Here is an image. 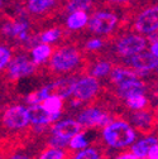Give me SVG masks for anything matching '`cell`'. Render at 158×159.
Listing matches in <instances>:
<instances>
[{
    "instance_id": "obj_1",
    "label": "cell",
    "mask_w": 158,
    "mask_h": 159,
    "mask_svg": "<svg viewBox=\"0 0 158 159\" xmlns=\"http://www.w3.org/2000/svg\"><path fill=\"white\" fill-rule=\"evenodd\" d=\"M103 139L105 144L111 149H124L134 144L137 131L132 124L118 119L103 128Z\"/></svg>"
},
{
    "instance_id": "obj_2",
    "label": "cell",
    "mask_w": 158,
    "mask_h": 159,
    "mask_svg": "<svg viewBox=\"0 0 158 159\" xmlns=\"http://www.w3.org/2000/svg\"><path fill=\"white\" fill-rule=\"evenodd\" d=\"M82 61V54L73 46H63L54 49L51 59L49 68L54 73L65 75L70 73L80 66Z\"/></svg>"
},
{
    "instance_id": "obj_3",
    "label": "cell",
    "mask_w": 158,
    "mask_h": 159,
    "mask_svg": "<svg viewBox=\"0 0 158 159\" xmlns=\"http://www.w3.org/2000/svg\"><path fill=\"white\" fill-rule=\"evenodd\" d=\"M30 116L28 112V107L21 104H14L5 107L3 112V126L10 131H19L29 128Z\"/></svg>"
},
{
    "instance_id": "obj_4",
    "label": "cell",
    "mask_w": 158,
    "mask_h": 159,
    "mask_svg": "<svg viewBox=\"0 0 158 159\" xmlns=\"http://www.w3.org/2000/svg\"><path fill=\"white\" fill-rule=\"evenodd\" d=\"M119 23V16L109 10H99L90 15L87 28L91 33L97 35L110 34Z\"/></svg>"
},
{
    "instance_id": "obj_5",
    "label": "cell",
    "mask_w": 158,
    "mask_h": 159,
    "mask_svg": "<svg viewBox=\"0 0 158 159\" xmlns=\"http://www.w3.org/2000/svg\"><path fill=\"white\" fill-rule=\"evenodd\" d=\"M148 41L143 34L139 33H128L122 35L115 43V52L123 58L134 56L143 52L147 48Z\"/></svg>"
},
{
    "instance_id": "obj_6",
    "label": "cell",
    "mask_w": 158,
    "mask_h": 159,
    "mask_svg": "<svg viewBox=\"0 0 158 159\" xmlns=\"http://www.w3.org/2000/svg\"><path fill=\"white\" fill-rule=\"evenodd\" d=\"M133 29L143 35L158 32V4L149 5L138 14L134 19Z\"/></svg>"
},
{
    "instance_id": "obj_7",
    "label": "cell",
    "mask_w": 158,
    "mask_h": 159,
    "mask_svg": "<svg viewBox=\"0 0 158 159\" xmlns=\"http://www.w3.org/2000/svg\"><path fill=\"white\" fill-rule=\"evenodd\" d=\"M77 120L80 123L84 129L89 128H105L108 124L113 121V117L109 112L95 107V106H89L84 110H81L77 115Z\"/></svg>"
},
{
    "instance_id": "obj_8",
    "label": "cell",
    "mask_w": 158,
    "mask_h": 159,
    "mask_svg": "<svg viewBox=\"0 0 158 159\" xmlns=\"http://www.w3.org/2000/svg\"><path fill=\"white\" fill-rule=\"evenodd\" d=\"M35 63L33 59H29L26 54H16L13 57L12 62L8 65L7 77L9 81H18L23 77H28L35 72Z\"/></svg>"
},
{
    "instance_id": "obj_9",
    "label": "cell",
    "mask_w": 158,
    "mask_h": 159,
    "mask_svg": "<svg viewBox=\"0 0 158 159\" xmlns=\"http://www.w3.org/2000/svg\"><path fill=\"white\" fill-rule=\"evenodd\" d=\"M100 91V84L97 81V77L92 75H86L77 78L75 91L72 97H76L82 102H87L99 93Z\"/></svg>"
},
{
    "instance_id": "obj_10",
    "label": "cell",
    "mask_w": 158,
    "mask_h": 159,
    "mask_svg": "<svg viewBox=\"0 0 158 159\" xmlns=\"http://www.w3.org/2000/svg\"><path fill=\"white\" fill-rule=\"evenodd\" d=\"M124 63L135 70L141 76H146L149 71L157 70L158 67V57H156L151 51L149 52H139L134 56L124 58Z\"/></svg>"
},
{
    "instance_id": "obj_11",
    "label": "cell",
    "mask_w": 158,
    "mask_h": 159,
    "mask_svg": "<svg viewBox=\"0 0 158 159\" xmlns=\"http://www.w3.org/2000/svg\"><path fill=\"white\" fill-rule=\"evenodd\" d=\"M2 32L8 38H14L19 42H29V22L27 19L18 16L15 19H7L3 23Z\"/></svg>"
},
{
    "instance_id": "obj_12",
    "label": "cell",
    "mask_w": 158,
    "mask_h": 159,
    "mask_svg": "<svg viewBox=\"0 0 158 159\" xmlns=\"http://www.w3.org/2000/svg\"><path fill=\"white\" fill-rule=\"evenodd\" d=\"M130 123L132 125L142 134H149L153 133L157 129V120L158 116L149 110H138L133 111L130 114Z\"/></svg>"
},
{
    "instance_id": "obj_13",
    "label": "cell",
    "mask_w": 158,
    "mask_h": 159,
    "mask_svg": "<svg viewBox=\"0 0 158 159\" xmlns=\"http://www.w3.org/2000/svg\"><path fill=\"white\" fill-rule=\"evenodd\" d=\"M82 130H84V126L78 123V120L65 119V120H58L53 123V125L49 128V134L70 142L71 138H73L78 133H81Z\"/></svg>"
},
{
    "instance_id": "obj_14",
    "label": "cell",
    "mask_w": 158,
    "mask_h": 159,
    "mask_svg": "<svg viewBox=\"0 0 158 159\" xmlns=\"http://www.w3.org/2000/svg\"><path fill=\"white\" fill-rule=\"evenodd\" d=\"M28 112L30 116L32 125H51V124L58 121V119H61V116H62V111L61 112H49L42 104L29 105Z\"/></svg>"
},
{
    "instance_id": "obj_15",
    "label": "cell",
    "mask_w": 158,
    "mask_h": 159,
    "mask_svg": "<svg viewBox=\"0 0 158 159\" xmlns=\"http://www.w3.org/2000/svg\"><path fill=\"white\" fill-rule=\"evenodd\" d=\"M76 76H68V77H61L58 78L57 81L52 82V95H57L62 97L63 100L65 98H68L73 95L75 91V85L77 81Z\"/></svg>"
},
{
    "instance_id": "obj_16",
    "label": "cell",
    "mask_w": 158,
    "mask_h": 159,
    "mask_svg": "<svg viewBox=\"0 0 158 159\" xmlns=\"http://www.w3.org/2000/svg\"><path fill=\"white\" fill-rule=\"evenodd\" d=\"M146 85L141 81L139 78H133L129 81L122 82L115 86V92L119 98L125 100L127 97L134 95V93H144L146 92Z\"/></svg>"
},
{
    "instance_id": "obj_17",
    "label": "cell",
    "mask_w": 158,
    "mask_h": 159,
    "mask_svg": "<svg viewBox=\"0 0 158 159\" xmlns=\"http://www.w3.org/2000/svg\"><path fill=\"white\" fill-rule=\"evenodd\" d=\"M89 20H90V15L87 14V11L77 10V11L68 13L65 24L68 30L76 32V30H81L85 27H87Z\"/></svg>"
},
{
    "instance_id": "obj_18",
    "label": "cell",
    "mask_w": 158,
    "mask_h": 159,
    "mask_svg": "<svg viewBox=\"0 0 158 159\" xmlns=\"http://www.w3.org/2000/svg\"><path fill=\"white\" fill-rule=\"evenodd\" d=\"M53 48L51 44L48 43H42L39 42L38 44L33 46L32 47V51H30V57L33 59V62L37 65V66H41V65H44L46 62H48L52 54H53Z\"/></svg>"
},
{
    "instance_id": "obj_19",
    "label": "cell",
    "mask_w": 158,
    "mask_h": 159,
    "mask_svg": "<svg viewBox=\"0 0 158 159\" xmlns=\"http://www.w3.org/2000/svg\"><path fill=\"white\" fill-rule=\"evenodd\" d=\"M158 144V136L156 135H147L144 136L143 139H141V140L135 142L133 145H132V152L134 154H137L138 157L141 158H148V154L151 152V149Z\"/></svg>"
},
{
    "instance_id": "obj_20",
    "label": "cell",
    "mask_w": 158,
    "mask_h": 159,
    "mask_svg": "<svg viewBox=\"0 0 158 159\" xmlns=\"http://www.w3.org/2000/svg\"><path fill=\"white\" fill-rule=\"evenodd\" d=\"M57 4V0H27L26 10L32 15H43L52 10Z\"/></svg>"
},
{
    "instance_id": "obj_21",
    "label": "cell",
    "mask_w": 158,
    "mask_h": 159,
    "mask_svg": "<svg viewBox=\"0 0 158 159\" xmlns=\"http://www.w3.org/2000/svg\"><path fill=\"white\" fill-rule=\"evenodd\" d=\"M139 73L130 67H114L110 73V81L116 86L133 78H139Z\"/></svg>"
},
{
    "instance_id": "obj_22",
    "label": "cell",
    "mask_w": 158,
    "mask_h": 159,
    "mask_svg": "<svg viewBox=\"0 0 158 159\" xmlns=\"http://www.w3.org/2000/svg\"><path fill=\"white\" fill-rule=\"evenodd\" d=\"M125 105L129 110L132 111H138V110H143L148 106V98L144 93H134L129 97L125 98Z\"/></svg>"
},
{
    "instance_id": "obj_23",
    "label": "cell",
    "mask_w": 158,
    "mask_h": 159,
    "mask_svg": "<svg viewBox=\"0 0 158 159\" xmlns=\"http://www.w3.org/2000/svg\"><path fill=\"white\" fill-rule=\"evenodd\" d=\"M113 68L114 67H113L111 62L101 59V61L95 62V65L90 68V75H92V76H95L97 78H101V77H105V76L110 75Z\"/></svg>"
},
{
    "instance_id": "obj_24",
    "label": "cell",
    "mask_w": 158,
    "mask_h": 159,
    "mask_svg": "<svg viewBox=\"0 0 158 159\" xmlns=\"http://www.w3.org/2000/svg\"><path fill=\"white\" fill-rule=\"evenodd\" d=\"M37 159H68V153L65 149L48 147L41 152Z\"/></svg>"
},
{
    "instance_id": "obj_25",
    "label": "cell",
    "mask_w": 158,
    "mask_h": 159,
    "mask_svg": "<svg viewBox=\"0 0 158 159\" xmlns=\"http://www.w3.org/2000/svg\"><path fill=\"white\" fill-rule=\"evenodd\" d=\"M101 152L95 147H87L76 152L75 154H70L68 159H101Z\"/></svg>"
},
{
    "instance_id": "obj_26",
    "label": "cell",
    "mask_w": 158,
    "mask_h": 159,
    "mask_svg": "<svg viewBox=\"0 0 158 159\" xmlns=\"http://www.w3.org/2000/svg\"><path fill=\"white\" fill-rule=\"evenodd\" d=\"M94 7V0H68L66 4V11L72 13L77 10L89 11Z\"/></svg>"
},
{
    "instance_id": "obj_27",
    "label": "cell",
    "mask_w": 158,
    "mask_h": 159,
    "mask_svg": "<svg viewBox=\"0 0 158 159\" xmlns=\"http://www.w3.org/2000/svg\"><path fill=\"white\" fill-rule=\"evenodd\" d=\"M61 37H62L61 28H51V29L42 32L39 34L38 39H39V42H42V43L52 44V43H56L58 39H61Z\"/></svg>"
},
{
    "instance_id": "obj_28",
    "label": "cell",
    "mask_w": 158,
    "mask_h": 159,
    "mask_svg": "<svg viewBox=\"0 0 158 159\" xmlns=\"http://www.w3.org/2000/svg\"><path fill=\"white\" fill-rule=\"evenodd\" d=\"M42 105L49 112H61L63 109V98L57 95H51L42 102Z\"/></svg>"
},
{
    "instance_id": "obj_29",
    "label": "cell",
    "mask_w": 158,
    "mask_h": 159,
    "mask_svg": "<svg viewBox=\"0 0 158 159\" xmlns=\"http://www.w3.org/2000/svg\"><path fill=\"white\" fill-rule=\"evenodd\" d=\"M89 147V142L86 139V135L84 131L76 134L73 138H71V140L68 143V148L71 152H78L81 149H85Z\"/></svg>"
},
{
    "instance_id": "obj_30",
    "label": "cell",
    "mask_w": 158,
    "mask_h": 159,
    "mask_svg": "<svg viewBox=\"0 0 158 159\" xmlns=\"http://www.w3.org/2000/svg\"><path fill=\"white\" fill-rule=\"evenodd\" d=\"M13 59V52L8 46H2L0 47V68L3 71L8 67V65Z\"/></svg>"
},
{
    "instance_id": "obj_31",
    "label": "cell",
    "mask_w": 158,
    "mask_h": 159,
    "mask_svg": "<svg viewBox=\"0 0 158 159\" xmlns=\"http://www.w3.org/2000/svg\"><path fill=\"white\" fill-rule=\"evenodd\" d=\"M104 47V41L100 38H91L85 43V48L86 51L90 52H96V51H100Z\"/></svg>"
},
{
    "instance_id": "obj_32",
    "label": "cell",
    "mask_w": 158,
    "mask_h": 159,
    "mask_svg": "<svg viewBox=\"0 0 158 159\" xmlns=\"http://www.w3.org/2000/svg\"><path fill=\"white\" fill-rule=\"evenodd\" d=\"M68 140H65L62 138H58V136H54V135H51L49 139H48V144L51 147H54V148H61V149H66L68 148Z\"/></svg>"
},
{
    "instance_id": "obj_33",
    "label": "cell",
    "mask_w": 158,
    "mask_h": 159,
    "mask_svg": "<svg viewBox=\"0 0 158 159\" xmlns=\"http://www.w3.org/2000/svg\"><path fill=\"white\" fill-rule=\"evenodd\" d=\"M24 100H26V102L28 104V106H29V105L42 104V102H41V100H39V96H38V92H37V91H33V92L28 93V95L26 96Z\"/></svg>"
},
{
    "instance_id": "obj_34",
    "label": "cell",
    "mask_w": 158,
    "mask_h": 159,
    "mask_svg": "<svg viewBox=\"0 0 158 159\" xmlns=\"http://www.w3.org/2000/svg\"><path fill=\"white\" fill-rule=\"evenodd\" d=\"M113 159H148V158H141L137 154H134L133 152H125V153H120L115 155Z\"/></svg>"
},
{
    "instance_id": "obj_35",
    "label": "cell",
    "mask_w": 158,
    "mask_h": 159,
    "mask_svg": "<svg viewBox=\"0 0 158 159\" xmlns=\"http://www.w3.org/2000/svg\"><path fill=\"white\" fill-rule=\"evenodd\" d=\"M5 159H32L29 155H27V154H22V153H14V154H12V155H9L8 158H5Z\"/></svg>"
},
{
    "instance_id": "obj_36",
    "label": "cell",
    "mask_w": 158,
    "mask_h": 159,
    "mask_svg": "<svg viewBox=\"0 0 158 159\" xmlns=\"http://www.w3.org/2000/svg\"><path fill=\"white\" fill-rule=\"evenodd\" d=\"M148 159H158V144L154 145V147L151 149V152H149V154H148Z\"/></svg>"
},
{
    "instance_id": "obj_37",
    "label": "cell",
    "mask_w": 158,
    "mask_h": 159,
    "mask_svg": "<svg viewBox=\"0 0 158 159\" xmlns=\"http://www.w3.org/2000/svg\"><path fill=\"white\" fill-rule=\"evenodd\" d=\"M151 52H152L156 57H158V39L151 43Z\"/></svg>"
},
{
    "instance_id": "obj_38",
    "label": "cell",
    "mask_w": 158,
    "mask_h": 159,
    "mask_svg": "<svg viewBox=\"0 0 158 159\" xmlns=\"http://www.w3.org/2000/svg\"><path fill=\"white\" fill-rule=\"evenodd\" d=\"M108 3H111V4H127L132 0H106Z\"/></svg>"
},
{
    "instance_id": "obj_39",
    "label": "cell",
    "mask_w": 158,
    "mask_h": 159,
    "mask_svg": "<svg viewBox=\"0 0 158 159\" xmlns=\"http://www.w3.org/2000/svg\"><path fill=\"white\" fill-rule=\"evenodd\" d=\"M156 111H157V114H158V104H157V110H156Z\"/></svg>"
},
{
    "instance_id": "obj_40",
    "label": "cell",
    "mask_w": 158,
    "mask_h": 159,
    "mask_svg": "<svg viewBox=\"0 0 158 159\" xmlns=\"http://www.w3.org/2000/svg\"><path fill=\"white\" fill-rule=\"evenodd\" d=\"M157 129H158V120H157Z\"/></svg>"
},
{
    "instance_id": "obj_41",
    "label": "cell",
    "mask_w": 158,
    "mask_h": 159,
    "mask_svg": "<svg viewBox=\"0 0 158 159\" xmlns=\"http://www.w3.org/2000/svg\"><path fill=\"white\" fill-rule=\"evenodd\" d=\"M157 72H158V67H157Z\"/></svg>"
}]
</instances>
